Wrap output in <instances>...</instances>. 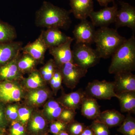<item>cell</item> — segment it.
Segmentation results:
<instances>
[{
    "mask_svg": "<svg viewBox=\"0 0 135 135\" xmlns=\"http://www.w3.org/2000/svg\"><path fill=\"white\" fill-rule=\"evenodd\" d=\"M57 68L55 61L53 59H50L46 65L41 68L40 74L45 80H50L53 77L56 69Z\"/></svg>",
    "mask_w": 135,
    "mask_h": 135,
    "instance_id": "f1b7e54d",
    "label": "cell"
},
{
    "mask_svg": "<svg viewBox=\"0 0 135 135\" xmlns=\"http://www.w3.org/2000/svg\"><path fill=\"white\" fill-rule=\"evenodd\" d=\"M31 112L27 108L23 107L18 110V118L22 124L24 125L30 119Z\"/></svg>",
    "mask_w": 135,
    "mask_h": 135,
    "instance_id": "8d00e7d4",
    "label": "cell"
},
{
    "mask_svg": "<svg viewBox=\"0 0 135 135\" xmlns=\"http://www.w3.org/2000/svg\"><path fill=\"white\" fill-rule=\"evenodd\" d=\"M121 8L118 10L115 23L117 28L127 27L135 30V8L127 3L120 2Z\"/></svg>",
    "mask_w": 135,
    "mask_h": 135,
    "instance_id": "9c48e42d",
    "label": "cell"
},
{
    "mask_svg": "<svg viewBox=\"0 0 135 135\" xmlns=\"http://www.w3.org/2000/svg\"><path fill=\"white\" fill-rule=\"evenodd\" d=\"M76 114L77 112L75 110L64 108L61 112L58 120L64 123L68 124L74 120Z\"/></svg>",
    "mask_w": 135,
    "mask_h": 135,
    "instance_id": "1f68e13d",
    "label": "cell"
},
{
    "mask_svg": "<svg viewBox=\"0 0 135 135\" xmlns=\"http://www.w3.org/2000/svg\"><path fill=\"white\" fill-rule=\"evenodd\" d=\"M86 96L95 99L110 100L113 97H118L114 91L113 81L105 80H94L89 83L84 91Z\"/></svg>",
    "mask_w": 135,
    "mask_h": 135,
    "instance_id": "5b68a950",
    "label": "cell"
},
{
    "mask_svg": "<svg viewBox=\"0 0 135 135\" xmlns=\"http://www.w3.org/2000/svg\"><path fill=\"white\" fill-rule=\"evenodd\" d=\"M80 135H94V132L89 126L86 127Z\"/></svg>",
    "mask_w": 135,
    "mask_h": 135,
    "instance_id": "f35d334b",
    "label": "cell"
},
{
    "mask_svg": "<svg viewBox=\"0 0 135 135\" xmlns=\"http://www.w3.org/2000/svg\"><path fill=\"white\" fill-rule=\"evenodd\" d=\"M89 45L75 43L72 50L73 62L86 70L96 65L101 59L96 50Z\"/></svg>",
    "mask_w": 135,
    "mask_h": 135,
    "instance_id": "277c9868",
    "label": "cell"
},
{
    "mask_svg": "<svg viewBox=\"0 0 135 135\" xmlns=\"http://www.w3.org/2000/svg\"><path fill=\"white\" fill-rule=\"evenodd\" d=\"M90 127L94 132V135H110L109 128L104 123L94 120Z\"/></svg>",
    "mask_w": 135,
    "mask_h": 135,
    "instance_id": "f546056e",
    "label": "cell"
},
{
    "mask_svg": "<svg viewBox=\"0 0 135 135\" xmlns=\"http://www.w3.org/2000/svg\"><path fill=\"white\" fill-rule=\"evenodd\" d=\"M117 135V134H116V135Z\"/></svg>",
    "mask_w": 135,
    "mask_h": 135,
    "instance_id": "7bdbcfd3",
    "label": "cell"
},
{
    "mask_svg": "<svg viewBox=\"0 0 135 135\" xmlns=\"http://www.w3.org/2000/svg\"><path fill=\"white\" fill-rule=\"evenodd\" d=\"M125 117L119 111L113 109L101 112L95 120L104 123L109 128H111L120 126Z\"/></svg>",
    "mask_w": 135,
    "mask_h": 135,
    "instance_id": "ac0fdd59",
    "label": "cell"
},
{
    "mask_svg": "<svg viewBox=\"0 0 135 135\" xmlns=\"http://www.w3.org/2000/svg\"><path fill=\"white\" fill-rule=\"evenodd\" d=\"M5 114L8 120H15L18 118V109L17 105H10L5 109Z\"/></svg>",
    "mask_w": 135,
    "mask_h": 135,
    "instance_id": "d590c367",
    "label": "cell"
},
{
    "mask_svg": "<svg viewBox=\"0 0 135 135\" xmlns=\"http://www.w3.org/2000/svg\"><path fill=\"white\" fill-rule=\"evenodd\" d=\"M43 80L40 72L34 70L31 73L26 80L27 86L30 88L36 89L41 86Z\"/></svg>",
    "mask_w": 135,
    "mask_h": 135,
    "instance_id": "83f0119b",
    "label": "cell"
},
{
    "mask_svg": "<svg viewBox=\"0 0 135 135\" xmlns=\"http://www.w3.org/2000/svg\"><path fill=\"white\" fill-rule=\"evenodd\" d=\"M0 101V129H4L8 124V120L5 114V108Z\"/></svg>",
    "mask_w": 135,
    "mask_h": 135,
    "instance_id": "74e56055",
    "label": "cell"
},
{
    "mask_svg": "<svg viewBox=\"0 0 135 135\" xmlns=\"http://www.w3.org/2000/svg\"><path fill=\"white\" fill-rule=\"evenodd\" d=\"M41 34L48 49L65 43L70 38L56 28H48L46 31H42Z\"/></svg>",
    "mask_w": 135,
    "mask_h": 135,
    "instance_id": "5bb4252c",
    "label": "cell"
},
{
    "mask_svg": "<svg viewBox=\"0 0 135 135\" xmlns=\"http://www.w3.org/2000/svg\"><path fill=\"white\" fill-rule=\"evenodd\" d=\"M85 97L84 90L82 89H80L75 92L63 95L59 102L64 108L76 110L81 108Z\"/></svg>",
    "mask_w": 135,
    "mask_h": 135,
    "instance_id": "e0dca14e",
    "label": "cell"
},
{
    "mask_svg": "<svg viewBox=\"0 0 135 135\" xmlns=\"http://www.w3.org/2000/svg\"><path fill=\"white\" fill-rule=\"evenodd\" d=\"M117 131L123 135H135V119L128 113Z\"/></svg>",
    "mask_w": 135,
    "mask_h": 135,
    "instance_id": "cb8c5ba5",
    "label": "cell"
},
{
    "mask_svg": "<svg viewBox=\"0 0 135 135\" xmlns=\"http://www.w3.org/2000/svg\"><path fill=\"white\" fill-rule=\"evenodd\" d=\"M119 101L121 112L135 113V91H129L117 94Z\"/></svg>",
    "mask_w": 135,
    "mask_h": 135,
    "instance_id": "44dd1931",
    "label": "cell"
},
{
    "mask_svg": "<svg viewBox=\"0 0 135 135\" xmlns=\"http://www.w3.org/2000/svg\"><path fill=\"white\" fill-rule=\"evenodd\" d=\"M64 107L58 101L50 100L47 103L44 112L47 119L50 122L58 119Z\"/></svg>",
    "mask_w": 135,
    "mask_h": 135,
    "instance_id": "603a6c76",
    "label": "cell"
},
{
    "mask_svg": "<svg viewBox=\"0 0 135 135\" xmlns=\"http://www.w3.org/2000/svg\"><path fill=\"white\" fill-rule=\"evenodd\" d=\"M11 135H25V128L22 123L14 121L11 123L10 129Z\"/></svg>",
    "mask_w": 135,
    "mask_h": 135,
    "instance_id": "e575fe53",
    "label": "cell"
},
{
    "mask_svg": "<svg viewBox=\"0 0 135 135\" xmlns=\"http://www.w3.org/2000/svg\"><path fill=\"white\" fill-rule=\"evenodd\" d=\"M86 127L84 123L74 120L68 124L66 131L70 135H80Z\"/></svg>",
    "mask_w": 135,
    "mask_h": 135,
    "instance_id": "4dcf8cb0",
    "label": "cell"
},
{
    "mask_svg": "<svg viewBox=\"0 0 135 135\" xmlns=\"http://www.w3.org/2000/svg\"><path fill=\"white\" fill-rule=\"evenodd\" d=\"M68 124L59 120L51 122L50 126L49 131L51 133L56 134L62 131H66Z\"/></svg>",
    "mask_w": 135,
    "mask_h": 135,
    "instance_id": "836d02e7",
    "label": "cell"
},
{
    "mask_svg": "<svg viewBox=\"0 0 135 135\" xmlns=\"http://www.w3.org/2000/svg\"><path fill=\"white\" fill-rule=\"evenodd\" d=\"M75 26L73 33L76 40V44H90L94 43L96 31L92 22L87 19L81 20Z\"/></svg>",
    "mask_w": 135,
    "mask_h": 135,
    "instance_id": "ba28073f",
    "label": "cell"
},
{
    "mask_svg": "<svg viewBox=\"0 0 135 135\" xmlns=\"http://www.w3.org/2000/svg\"><path fill=\"white\" fill-rule=\"evenodd\" d=\"M54 135H70L66 131H62L60 133Z\"/></svg>",
    "mask_w": 135,
    "mask_h": 135,
    "instance_id": "60d3db41",
    "label": "cell"
},
{
    "mask_svg": "<svg viewBox=\"0 0 135 135\" xmlns=\"http://www.w3.org/2000/svg\"><path fill=\"white\" fill-rule=\"evenodd\" d=\"M17 36L16 31L14 27L0 20V43L13 41Z\"/></svg>",
    "mask_w": 135,
    "mask_h": 135,
    "instance_id": "7402d4cb",
    "label": "cell"
},
{
    "mask_svg": "<svg viewBox=\"0 0 135 135\" xmlns=\"http://www.w3.org/2000/svg\"><path fill=\"white\" fill-rule=\"evenodd\" d=\"M118 10V5L114 2L112 7L107 6L99 11L94 10L90 13L89 17L95 27H108L115 22Z\"/></svg>",
    "mask_w": 135,
    "mask_h": 135,
    "instance_id": "52a82bcc",
    "label": "cell"
},
{
    "mask_svg": "<svg viewBox=\"0 0 135 135\" xmlns=\"http://www.w3.org/2000/svg\"><path fill=\"white\" fill-rule=\"evenodd\" d=\"M63 81L68 88L73 89L82 78L86 76L88 70L80 67L73 62L66 63L60 67Z\"/></svg>",
    "mask_w": 135,
    "mask_h": 135,
    "instance_id": "8992f818",
    "label": "cell"
},
{
    "mask_svg": "<svg viewBox=\"0 0 135 135\" xmlns=\"http://www.w3.org/2000/svg\"><path fill=\"white\" fill-rule=\"evenodd\" d=\"M102 7H107L110 3L114 2L115 0H97Z\"/></svg>",
    "mask_w": 135,
    "mask_h": 135,
    "instance_id": "ab89813d",
    "label": "cell"
},
{
    "mask_svg": "<svg viewBox=\"0 0 135 135\" xmlns=\"http://www.w3.org/2000/svg\"><path fill=\"white\" fill-rule=\"evenodd\" d=\"M47 49L42 36L40 34L38 38L33 42L28 43L23 47L22 51L23 53L29 54L38 62L43 60Z\"/></svg>",
    "mask_w": 135,
    "mask_h": 135,
    "instance_id": "2e32d148",
    "label": "cell"
},
{
    "mask_svg": "<svg viewBox=\"0 0 135 135\" xmlns=\"http://www.w3.org/2000/svg\"><path fill=\"white\" fill-rule=\"evenodd\" d=\"M127 40L116 29L108 27H100L96 31L94 40L96 50L100 58H110Z\"/></svg>",
    "mask_w": 135,
    "mask_h": 135,
    "instance_id": "3957f363",
    "label": "cell"
},
{
    "mask_svg": "<svg viewBox=\"0 0 135 135\" xmlns=\"http://www.w3.org/2000/svg\"><path fill=\"white\" fill-rule=\"evenodd\" d=\"M109 68L110 74L135 70V38L133 35L127 40L114 52Z\"/></svg>",
    "mask_w": 135,
    "mask_h": 135,
    "instance_id": "7a4b0ae2",
    "label": "cell"
},
{
    "mask_svg": "<svg viewBox=\"0 0 135 135\" xmlns=\"http://www.w3.org/2000/svg\"><path fill=\"white\" fill-rule=\"evenodd\" d=\"M100 107L97 99L86 96L81 107V114L88 119L94 120L101 112Z\"/></svg>",
    "mask_w": 135,
    "mask_h": 135,
    "instance_id": "d6986e66",
    "label": "cell"
},
{
    "mask_svg": "<svg viewBox=\"0 0 135 135\" xmlns=\"http://www.w3.org/2000/svg\"><path fill=\"white\" fill-rule=\"evenodd\" d=\"M114 76V91L116 94L135 91V75L131 72L115 74Z\"/></svg>",
    "mask_w": 135,
    "mask_h": 135,
    "instance_id": "8fae6325",
    "label": "cell"
},
{
    "mask_svg": "<svg viewBox=\"0 0 135 135\" xmlns=\"http://www.w3.org/2000/svg\"><path fill=\"white\" fill-rule=\"evenodd\" d=\"M47 123L45 119L40 116H36L32 118L29 123L28 129L31 133L38 134L46 129Z\"/></svg>",
    "mask_w": 135,
    "mask_h": 135,
    "instance_id": "484cf974",
    "label": "cell"
},
{
    "mask_svg": "<svg viewBox=\"0 0 135 135\" xmlns=\"http://www.w3.org/2000/svg\"><path fill=\"white\" fill-rule=\"evenodd\" d=\"M38 62L35 59L27 53H23L21 58L18 59L17 66L20 72L32 71Z\"/></svg>",
    "mask_w": 135,
    "mask_h": 135,
    "instance_id": "d4e9b609",
    "label": "cell"
},
{
    "mask_svg": "<svg viewBox=\"0 0 135 135\" xmlns=\"http://www.w3.org/2000/svg\"><path fill=\"white\" fill-rule=\"evenodd\" d=\"M4 129H0V135H4Z\"/></svg>",
    "mask_w": 135,
    "mask_h": 135,
    "instance_id": "b9f144b4",
    "label": "cell"
},
{
    "mask_svg": "<svg viewBox=\"0 0 135 135\" xmlns=\"http://www.w3.org/2000/svg\"><path fill=\"white\" fill-rule=\"evenodd\" d=\"M49 96V92L43 90H38L31 92L28 99L29 102L33 104L43 103L47 100Z\"/></svg>",
    "mask_w": 135,
    "mask_h": 135,
    "instance_id": "4316f807",
    "label": "cell"
},
{
    "mask_svg": "<svg viewBox=\"0 0 135 135\" xmlns=\"http://www.w3.org/2000/svg\"><path fill=\"white\" fill-rule=\"evenodd\" d=\"M23 47V43L21 42L0 43V68L19 55Z\"/></svg>",
    "mask_w": 135,
    "mask_h": 135,
    "instance_id": "7c38bea8",
    "label": "cell"
},
{
    "mask_svg": "<svg viewBox=\"0 0 135 135\" xmlns=\"http://www.w3.org/2000/svg\"><path fill=\"white\" fill-rule=\"evenodd\" d=\"M70 12L65 9L44 1L35 14V23L44 28L67 29L71 23Z\"/></svg>",
    "mask_w": 135,
    "mask_h": 135,
    "instance_id": "6da1fadb",
    "label": "cell"
},
{
    "mask_svg": "<svg viewBox=\"0 0 135 135\" xmlns=\"http://www.w3.org/2000/svg\"><path fill=\"white\" fill-rule=\"evenodd\" d=\"M22 97L20 88L8 81H0V101L9 103L19 101Z\"/></svg>",
    "mask_w": 135,
    "mask_h": 135,
    "instance_id": "4fadbf2b",
    "label": "cell"
},
{
    "mask_svg": "<svg viewBox=\"0 0 135 135\" xmlns=\"http://www.w3.org/2000/svg\"><path fill=\"white\" fill-rule=\"evenodd\" d=\"M20 55V53L12 60L0 68V80L1 81H10L17 79L20 76L21 72L17 66V62Z\"/></svg>",
    "mask_w": 135,
    "mask_h": 135,
    "instance_id": "ffe728a7",
    "label": "cell"
},
{
    "mask_svg": "<svg viewBox=\"0 0 135 135\" xmlns=\"http://www.w3.org/2000/svg\"><path fill=\"white\" fill-rule=\"evenodd\" d=\"M70 13L81 20L87 19L94 11L93 0H70Z\"/></svg>",
    "mask_w": 135,
    "mask_h": 135,
    "instance_id": "9a60e30c",
    "label": "cell"
},
{
    "mask_svg": "<svg viewBox=\"0 0 135 135\" xmlns=\"http://www.w3.org/2000/svg\"><path fill=\"white\" fill-rule=\"evenodd\" d=\"M74 40L70 37L65 43L49 49L50 53L54 57V61L57 68L66 63L73 62L72 50L71 46Z\"/></svg>",
    "mask_w": 135,
    "mask_h": 135,
    "instance_id": "30bf717a",
    "label": "cell"
},
{
    "mask_svg": "<svg viewBox=\"0 0 135 135\" xmlns=\"http://www.w3.org/2000/svg\"><path fill=\"white\" fill-rule=\"evenodd\" d=\"M49 81H50L52 88L55 92L57 91L61 87L63 81V78L59 68H57L56 69L53 77Z\"/></svg>",
    "mask_w": 135,
    "mask_h": 135,
    "instance_id": "d6a6232c",
    "label": "cell"
}]
</instances>
